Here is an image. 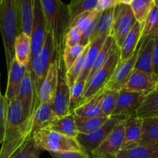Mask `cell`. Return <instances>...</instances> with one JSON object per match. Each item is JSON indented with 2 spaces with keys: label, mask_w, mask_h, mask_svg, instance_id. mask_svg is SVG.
<instances>
[{
  "label": "cell",
  "mask_w": 158,
  "mask_h": 158,
  "mask_svg": "<svg viewBox=\"0 0 158 158\" xmlns=\"http://www.w3.org/2000/svg\"><path fill=\"white\" fill-rule=\"evenodd\" d=\"M42 152L43 151L37 146L30 136L12 158H40Z\"/></svg>",
  "instance_id": "cell-40"
},
{
  "label": "cell",
  "mask_w": 158,
  "mask_h": 158,
  "mask_svg": "<svg viewBox=\"0 0 158 158\" xmlns=\"http://www.w3.org/2000/svg\"><path fill=\"white\" fill-rule=\"evenodd\" d=\"M116 5H117L116 0H99L95 9L99 12H102L112 8H114Z\"/></svg>",
  "instance_id": "cell-47"
},
{
  "label": "cell",
  "mask_w": 158,
  "mask_h": 158,
  "mask_svg": "<svg viewBox=\"0 0 158 158\" xmlns=\"http://www.w3.org/2000/svg\"><path fill=\"white\" fill-rule=\"evenodd\" d=\"M34 0H17L21 32L30 36L33 15Z\"/></svg>",
  "instance_id": "cell-29"
},
{
  "label": "cell",
  "mask_w": 158,
  "mask_h": 158,
  "mask_svg": "<svg viewBox=\"0 0 158 158\" xmlns=\"http://www.w3.org/2000/svg\"><path fill=\"white\" fill-rule=\"evenodd\" d=\"M104 91H100L97 95L93 97L91 100H88L85 103L78 105L73 110L74 116L85 118H92V117H105L101 109V100L103 96Z\"/></svg>",
  "instance_id": "cell-23"
},
{
  "label": "cell",
  "mask_w": 158,
  "mask_h": 158,
  "mask_svg": "<svg viewBox=\"0 0 158 158\" xmlns=\"http://www.w3.org/2000/svg\"><path fill=\"white\" fill-rule=\"evenodd\" d=\"M116 1H117V4H123L130 6L133 0H116Z\"/></svg>",
  "instance_id": "cell-48"
},
{
  "label": "cell",
  "mask_w": 158,
  "mask_h": 158,
  "mask_svg": "<svg viewBox=\"0 0 158 158\" xmlns=\"http://www.w3.org/2000/svg\"><path fill=\"white\" fill-rule=\"evenodd\" d=\"M113 11H114V8H112V9L101 12L97 23H96L94 32L90 39V42L96 39L107 38L108 36H111L113 21H114Z\"/></svg>",
  "instance_id": "cell-28"
},
{
  "label": "cell",
  "mask_w": 158,
  "mask_h": 158,
  "mask_svg": "<svg viewBox=\"0 0 158 158\" xmlns=\"http://www.w3.org/2000/svg\"><path fill=\"white\" fill-rule=\"evenodd\" d=\"M141 37H150L153 39L158 37V8L156 6H154L142 24Z\"/></svg>",
  "instance_id": "cell-35"
},
{
  "label": "cell",
  "mask_w": 158,
  "mask_h": 158,
  "mask_svg": "<svg viewBox=\"0 0 158 158\" xmlns=\"http://www.w3.org/2000/svg\"><path fill=\"white\" fill-rule=\"evenodd\" d=\"M70 86L67 83L65 73L58 63V77L55 94L52 101V107L57 117H62L69 114Z\"/></svg>",
  "instance_id": "cell-13"
},
{
  "label": "cell",
  "mask_w": 158,
  "mask_h": 158,
  "mask_svg": "<svg viewBox=\"0 0 158 158\" xmlns=\"http://www.w3.org/2000/svg\"><path fill=\"white\" fill-rule=\"evenodd\" d=\"M120 119L116 117H110L106 122L101 127L96 131H92L88 134H78L77 136V140L80 143L81 147L86 154L91 157V154L100 146L101 143L105 140L111 133L113 128L119 123Z\"/></svg>",
  "instance_id": "cell-10"
},
{
  "label": "cell",
  "mask_w": 158,
  "mask_h": 158,
  "mask_svg": "<svg viewBox=\"0 0 158 158\" xmlns=\"http://www.w3.org/2000/svg\"><path fill=\"white\" fill-rule=\"evenodd\" d=\"M54 60H58L60 62V58L56 51L53 32L51 31H47L44 44L41 50L30 62L27 67L33 83L34 103L37 100L40 86L47 74L50 66Z\"/></svg>",
  "instance_id": "cell-3"
},
{
  "label": "cell",
  "mask_w": 158,
  "mask_h": 158,
  "mask_svg": "<svg viewBox=\"0 0 158 158\" xmlns=\"http://www.w3.org/2000/svg\"><path fill=\"white\" fill-rule=\"evenodd\" d=\"M143 119L131 117L125 120L124 142L122 149L133 148L139 145L142 135Z\"/></svg>",
  "instance_id": "cell-20"
},
{
  "label": "cell",
  "mask_w": 158,
  "mask_h": 158,
  "mask_svg": "<svg viewBox=\"0 0 158 158\" xmlns=\"http://www.w3.org/2000/svg\"><path fill=\"white\" fill-rule=\"evenodd\" d=\"M99 0H71L68 6L71 22L80 14L96 9Z\"/></svg>",
  "instance_id": "cell-36"
},
{
  "label": "cell",
  "mask_w": 158,
  "mask_h": 158,
  "mask_svg": "<svg viewBox=\"0 0 158 158\" xmlns=\"http://www.w3.org/2000/svg\"><path fill=\"white\" fill-rule=\"evenodd\" d=\"M105 40H106V38H99L90 42L88 52H87L86 56L85 59L83 69H82L80 77L77 79L78 81L86 82L87 78H88V75L91 72V69L94 65V62H95L98 55L100 52L101 49H102V46L105 43Z\"/></svg>",
  "instance_id": "cell-27"
},
{
  "label": "cell",
  "mask_w": 158,
  "mask_h": 158,
  "mask_svg": "<svg viewBox=\"0 0 158 158\" xmlns=\"http://www.w3.org/2000/svg\"><path fill=\"white\" fill-rule=\"evenodd\" d=\"M125 120H120L115 126L100 146L91 154V158H116L123 145Z\"/></svg>",
  "instance_id": "cell-8"
},
{
  "label": "cell",
  "mask_w": 158,
  "mask_h": 158,
  "mask_svg": "<svg viewBox=\"0 0 158 158\" xmlns=\"http://www.w3.org/2000/svg\"><path fill=\"white\" fill-rule=\"evenodd\" d=\"M143 40V38L141 37L140 41L136 47V51L129 59L125 60V61L119 60V63L113 72L112 76L105 87V89L119 91L120 89H123L132 72L134 69L135 64H136V60H137L138 52L140 49L141 45H142Z\"/></svg>",
  "instance_id": "cell-11"
},
{
  "label": "cell",
  "mask_w": 158,
  "mask_h": 158,
  "mask_svg": "<svg viewBox=\"0 0 158 158\" xmlns=\"http://www.w3.org/2000/svg\"><path fill=\"white\" fill-rule=\"evenodd\" d=\"M0 2H1V0H0Z\"/></svg>",
  "instance_id": "cell-52"
},
{
  "label": "cell",
  "mask_w": 158,
  "mask_h": 158,
  "mask_svg": "<svg viewBox=\"0 0 158 158\" xmlns=\"http://www.w3.org/2000/svg\"><path fill=\"white\" fill-rule=\"evenodd\" d=\"M2 97V94H1V92H0V99H1V97Z\"/></svg>",
  "instance_id": "cell-51"
},
{
  "label": "cell",
  "mask_w": 158,
  "mask_h": 158,
  "mask_svg": "<svg viewBox=\"0 0 158 158\" xmlns=\"http://www.w3.org/2000/svg\"><path fill=\"white\" fill-rule=\"evenodd\" d=\"M82 38V32L76 26H73L68 29L64 35V47H73L81 43Z\"/></svg>",
  "instance_id": "cell-43"
},
{
  "label": "cell",
  "mask_w": 158,
  "mask_h": 158,
  "mask_svg": "<svg viewBox=\"0 0 158 158\" xmlns=\"http://www.w3.org/2000/svg\"><path fill=\"white\" fill-rule=\"evenodd\" d=\"M85 89V82L77 80L71 88H70V105L69 113L73 110L81 103Z\"/></svg>",
  "instance_id": "cell-41"
},
{
  "label": "cell",
  "mask_w": 158,
  "mask_h": 158,
  "mask_svg": "<svg viewBox=\"0 0 158 158\" xmlns=\"http://www.w3.org/2000/svg\"><path fill=\"white\" fill-rule=\"evenodd\" d=\"M146 96V94L132 92L124 88L120 89L116 108L111 117L120 120H126L131 117H135Z\"/></svg>",
  "instance_id": "cell-9"
},
{
  "label": "cell",
  "mask_w": 158,
  "mask_h": 158,
  "mask_svg": "<svg viewBox=\"0 0 158 158\" xmlns=\"http://www.w3.org/2000/svg\"><path fill=\"white\" fill-rule=\"evenodd\" d=\"M40 149L49 153L84 151L76 137H68L48 129H41L31 134Z\"/></svg>",
  "instance_id": "cell-4"
},
{
  "label": "cell",
  "mask_w": 158,
  "mask_h": 158,
  "mask_svg": "<svg viewBox=\"0 0 158 158\" xmlns=\"http://www.w3.org/2000/svg\"><path fill=\"white\" fill-rule=\"evenodd\" d=\"M58 60H54L50 66L47 74L40 86L37 100H35V103H34L33 112L37 109V107L40 103H46V102L52 103L56 89H57V77H58Z\"/></svg>",
  "instance_id": "cell-14"
},
{
  "label": "cell",
  "mask_w": 158,
  "mask_h": 158,
  "mask_svg": "<svg viewBox=\"0 0 158 158\" xmlns=\"http://www.w3.org/2000/svg\"><path fill=\"white\" fill-rule=\"evenodd\" d=\"M40 2L47 31L53 32L56 51L60 58V53H63L64 35L71 24L68 6L61 0H40Z\"/></svg>",
  "instance_id": "cell-1"
},
{
  "label": "cell",
  "mask_w": 158,
  "mask_h": 158,
  "mask_svg": "<svg viewBox=\"0 0 158 158\" xmlns=\"http://www.w3.org/2000/svg\"><path fill=\"white\" fill-rule=\"evenodd\" d=\"M46 33H47V27H46V19L43 13L41 2L40 0H34L33 15L32 29L30 33L31 56L29 63L41 50L44 44Z\"/></svg>",
  "instance_id": "cell-7"
},
{
  "label": "cell",
  "mask_w": 158,
  "mask_h": 158,
  "mask_svg": "<svg viewBox=\"0 0 158 158\" xmlns=\"http://www.w3.org/2000/svg\"><path fill=\"white\" fill-rule=\"evenodd\" d=\"M119 48L116 43L113 44L111 53L106 63L93 76L91 81L86 85L82 97L81 103L91 100L93 97L97 95L100 91L103 90L112 76L113 72L119 62ZM79 104V105H80Z\"/></svg>",
  "instance_id": "cell-5"
},
{
  "label": "cell",
  "mask_w": 158,
  "mask_h": 158,
  "mask_svg": "<svg viewBox=\"0 0 158 158\" xmlns=\"http://www.w3.org/2000/svg\"><path fill=\"white\" fill-rule=\"evenodd\" d=\"M88 46H89V44L87 46L86 49L82 52L81 55L79 56V58L76 60L75 63L68 70L65 71V77H66L67 83H68L70 88L77 82V79L79 78L81 73L84 67V63H85V59L88 49Z\"/></svg>",
  "instance_id": "cell-37"
},
{
  "label": "cell",
  "mask_w": 158,
  "mask_h": 158,
  "mask_svg": "<svg viewBox=\"0 0 158 158\" xmlns=\"http://www.w3.org/2000/svg\"><path fill=\"white\" fill-rule=\"evenodd\" d=\"M26 71L27 66L20 65L14 58L8 71L7 88L4 95L7 103L17 98Z\"/></svg>",
  "instance_id": "cell-15"
},
{
  "label": "cell",
  "mask_w": 158,
  "mask_h": 158,
  "mask_svg": "<svg viewBox=\"0 0 158 158\" xmlns=\"http://www.w3.org/2000/svg\"><path fill=\"white\" fill-rule=\"evenodd\" d=\"M142 24L136 22L131 30L125 36L122 46L119 48V60L125 61L129 59L136 51L141 39Z\"/></svg>",
  "instance_id": "cell-22"
},
{
  "label": "cell",
  "mask_w": 158,
  "mask_h": 158,
  "mask_svg": "<svg viewBox=\"0 0 158 158\" xmlns=\"http://www.w3.org/2000/svg\"><path fill=\"white\" fill-rule=\"evenodd\" d=\"M31 56L30 36L21 32L14 43V58L20 65L28 66Z\"/></svg>",
  "instance_id": "cell-25"
},
{
  "label": "cell",
  "mask_w": 158,
  "mask_h": 158,
  "mask_svg": "<svg viewBox=\"0 0 158 158\" xmlns=\"http://www.w3.org/2000/svg\"><path fill=\"white\" fill-rule=\"evenodd\" d=\"M28 127H30V119L26 117L21 102L16 98L7 103L6 138L20 130Z\"/></svg>",
  "instance_id": "cell-12"
},
{
  "label": "cell",
  "mask_w": 158,
  "mask_h": 158,
  "mask_svg": "<svg viewBox=\"0 0 158 158\" xmlns=\"http://www.w3.org/2000/svg\"><path fill=\"white\" fill-rule=\"evenodd\" d=\"M154 6L153 0H133L130 8L136 22L143 24Z\"/></svg>",
  "instance_id": "cell-34"
},
{
  "label": "cell",
  "mask_w": 158,
  "mask_h": 158,
  "mask_svg": "<svg viewBox=\"0 0 158 158\" xmlns=\"http://www.w3.org/2000/svg\"><path fill=\"white\" fill-rule=\"evenodd\" d=\"M153 1H154V4H155V6H156V7L158 8V0H153Z\"/></svg>",
  "instance_id": "cell-49"
},
{
  "label": "cell",
  "mask_w": 158,
  "mask_h": 158,
  "mask_svg": "<svg viewBox=\"0 0 158 158\" xmlns=\"http://www.w3.org/2000/svg\"><path fill=\"white\" fill-rule=\"evenodd\" d=\"M154 39L150 37L143 38L142 45L138 52L137 60L135 64V69L142 71L153 76V50ZM155 80V79H154Z\"/></svg>",
  "instance_id": "cell-19"
},
{
  "label": "cell",
  "mask_w": 158,
  "mask_h": 158,
  "mask_svg": "<svg viewBox=\"0 0 158 158\" xmlns=\"http://www.w3.org/2000/svg\"><path fill=\"white\" fill-rule=\"evenodd\" d=\"M57 117L52 107V103H42L33 112L30 117L31 134L41 129H46L50 123Z\"/></svg>",
  "instance_id": "cell-18"
},
{
  "label": "cell",
  "mask_w": 158,
  "mask_h": 158,
  "mask_svg": "<svg viewBox=\"0 0 158 158\" xmlns=\"http://www.w3.org/2000/svg\"><path fill=\"white\" fill-rule=\"evenodd\" d=\"M158 143V117L143 119L142 135L139 144Z\"/></svg>",
  "instance_id": "cell-30"
},
{
  "label": "cell",
  "mask_w": 158,
  "mask_h": 158,
  "mask_svg": "<svg viewBox=\"0 0 158 158\" xmlns=\"http://www.w3.org/2000/svg\"><path fill=\"white\" fill-rule=\"evenodd\" d=\"M135 117L139 118L158 117V91L154 90L147 94L136 112Z\"/></svg>",
  "instance_id": "cell-31"
},
{
  "label": "cell",
  "mask_w": 158,
  "mask_h": 158,
  "mask_svg": "<svg viewBox=\"0 0 158 158\" xmlns=\"http://www.w3.org/2000/svg\"><path fill=\"white\" fill-rule=\"evenodd\" d=\"M116 158H158V143L122 149Z\"/></svg>",
  "instance_id": "cell-26"
},
{
  "label": "cell",
  "mask_w": 158,
  "mask_h": 158,
  "mask_svg": "<svg viewBox=\"0 0 158 158\" xmlns=\"http://www.w3.org/2000/svg\"><path fill=\"white\" fill-rule=\"evenodd\" d=\"M86 47L87 46H83L81 44L73 46V47H68V46L64 47L62 58H63L65 71L68 70L75 63L76 60L81 55Z\"/></svg>",
  "instance_id": "cell-39"
},
{
  "label": "cell",
  "mask_w": 158,
  "mask_h": 158,
  "mask_svg": "<svg viewBox=\"0 0 158 158\" xmlns=\"http://www.w3.org/2000/svg\"><path fill=\"white\" fill-rule=\"evenodd\" d=\"M156 90H157V91H158V83H157V85H156Z\"/></svg>",
  "instance_id": "cell-50"
},
{
  "label": "cell",
  "mask_w": 158,
  "mask_h": 158,
  "mask_svg": "<svg viewBox=\"0 0 158 158\" xmlns=\"http://www.w3.org/2000/svg\"><path fill=\"white\" fill-rule=\"evenodd\" d=\"M112 30L111 36L114 39L116 46L121 47L127 34L136 23L134 15L130 6L123 4H117L113 11Z\"/></svg>",
  "instance_id": "cell-6"
},
{
  "label": "cell",
  "mask_w": 158,
  "mask_h": 158,
  "mask_svg": "<svg viewBox=\"0 0 158 158\" xmlns=\"http://www.w3.org/2000/svg\"><path fill=\"white\" fill-rule=\"evenodd\" d=\"M31 136L30 127L17 131L6 137L0 149V158H12Z\"/></svg>",
  "instance_id": "cell-17"
},
{
  "label": "cell",
  "mask_w": 158,
  "mask_h": 158,
  "mask_svg": "<svg viewBox=\"0 0 158 158\" xmlns=\"http://www.w3.org/2000/svg\"><path fill=\"white\" fill-rule=\"evenodd\" d=\"M17 99L21 102L27 118L30 119L34 104V87L29 71H26Z\"/></svg>",
  "instance_id": "cell-21"
},
{
  "label": "cell",
  "mask_w": 158,
  "mask_h": 158,
  "mask_svg": "<svg viewBox=\"0 0 158 158\" xmlns=\"http://www.w3.org/2000/svg\"><path fill=\"white\" fill-rule=\"evenodd\" d=\"M119 91L105 89L102 100H101V109L105 117H110L116 108L117 103Z\"/></svg>",
  "instance_id": "cell-38"
},
{
  "label": "cell",
  "mask_w": 158,
  "mask_h": 158,
  "mask_svg": "<svg viewBox=\"0 0 158 158\" xmlns=\"http://www.w3.org/2000/svg\"><path fill=\"white\" fill-rule=\"evenodd\" d=\"M0 32L4 45L7 71L14 59V43L21 32L17 0H1Z\"/></svg>",
  "instance_id": "cell-2"
},
{
  "label": "cell",
  "mask_w": 158,
  "mask_h": 158,
  "mask_svg": "<svg viewBox=\"0 0 158 158\" xmlns=\"http://www.w3.org/2000/svg\"><path fill=\"white\" fill-rule=\"evenodd\" d=\"M101 12H99L96 9H94L93 11H90V12H83V13L77 15L76 18H74L71 22L69 28L73 27V26H76L81 32H83V31H85L88 27V26L91 24V22Z\"/></svg>",
  "instance_id": "cell-42"
},
{
  "label": "cell",
  "mask_w": 158,
  "mask_h": 158,
  "mask_svg": "<svg viewBox=\"0 0 158 158\" xmlns=\"http://www.w3.org/2000/svg\"><path fill=\"white\" fill-rule=\"evenodd\" d=\"M46 129L71 137H77L78 134L76 127L75 116L73 113L62 117H56Z\"/></svg>",
  "instance_id": "cell-24"
},
{
  "label": "cell",
  "mask_w": 158,
  "mask_h": 158,
  "mask_svg": "<svg viewBox=\"0 0 158 158\" xmlns=\"http://www.w3.org/2000/svg\"><path fill=\"white\" fill-rule=\"evenodd\" d=\"M114 43V39H113L112 37H107L106 40H105V43H104L103 46H102V49H101L100 52H99V55H98L95 62H94V65H93L92 68H91V72H90L89 75H88V78H87L86 82H85V86H86V85L91 81L93 76H94L107 62V60H108V57H109L110 56V53H111L112 48Z\"/></svg>",
  "instance_id": "cell-32"
},
{
  "label": "cell",
  "mask_w": 158,
  "mask_h": 158,
  "mask_svg": "<svg viewBox=\"0 0 158 158\" xmlns=\"http://www.w3.org/2000/svg\"><path fill=\"white\" fill-rule=\"evenodd\" d=\"M153 76L158 83V37L154 39L153 50Z\"/></svg>",
  "instance_id": "cell-46"
},
{
  "label": "cell",
  "mask_w": 158,
  "mask_h": 158,
  "mask_svg": "<svg viewBox=\"0 0 158 158\" xmlns=\"http://www.w3.org/2000/svg\"><path fill=\"white\" fill-rule=\"evenodd\" d=\"M109 117H101L85 118L75 116V123L78 134H88L96 131L108 120Z\"/></svg>",
  "instance_id": "cell-33"
},
{
  "label": "cell",
  "mask_w": 158,
  "mask_h": 158,
  "mask_svg": "<svg viewBox=\"0 0 158 158\" xmlns=\"http://www.w3.org/2000/svg\"><path fill=\"white\" fill-rule=\"evenodd\" d=\"M6 106L7 101L5 96H2L0 99V144L3 143L6 138Z\"/></svg>",
  "instance_id": "cell-44"
},
{
  "label": "cell",
  "mask_w": 158,
  "mask_h": 158,
  "mask_svg": "<svg viewBox=\"0 0 158 158\" xmlns=\"http://www.w3.org/2000/svg\"><path fill=\"white\" fill-rule=\"evenodd\" d=\"M157 83V82L152 76L134 69L128 81L125 83L124 89L132 92L139 93L147 95L153 91L156 90Z\"/></svg>",
  "instance_id": "cell-16"
},
{
  "label": "cell",
  "mask_w": 158,
  "mask_h": 158,
  "mask_svg": "<svg viewBox=\"0 0 158 158\" xmlns=\"http://www.w3.org/2000/svg\"><path fill=\"white\" fill-rule=\"evenodd\" d=\"M52 158H91L85 151H69L61 153H50Z\"/></svg>",
  "instance_id": "cell-45"
}]
</instances>
